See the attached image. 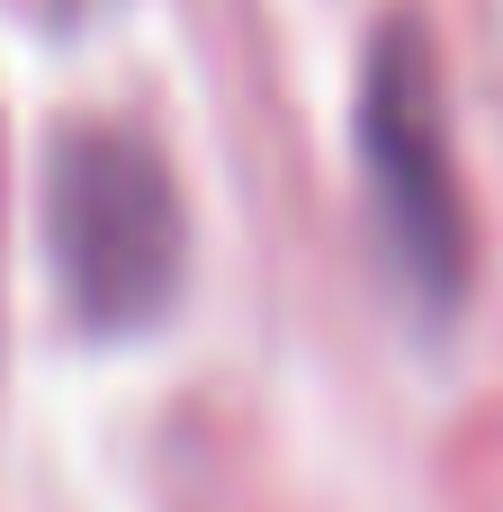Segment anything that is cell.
<instances>
[{"instance_id":"6da1fadb","label":"cell","mask_w":503,"mask_h":512,"mask_svg":"<svg viewBox=\"0 0 503 512\" xmlns=\"http://www.w3.org/2000/svg\"><path fill=\"white\" fill-rule=\"evenodd\" d=\"M45 261L90 342L153 333L189 270V207L153 135L81 117L45 153Z\"/></svg>"},{"instance_id":"7a4b0ae2","label":"cell","mask_w":503,"mask_h":512,"mask_svg":"<svg viewBox=\"0 0 503 512\" xmlns=\"http://www.w3.org/2000/svg\"><path fill=\"white\" fill-rule=\"evenodd\" d=\"M360 189H369V234L387 279L423 324H450L468 297V189H459V144H450V90H441V45L423 18H378L360 54Z\"/></svg>"},{"instance_id":"3957f363","label":"cell","mask_w":503,"mask_h":512,"mask_svg":"<svg viewBox=\"0 0 503 512\" xmlns=\"http://www.w3.org/2000/svg\"><path fill=\"white\" fill-rule=\"evenodd\" d=\"M72 9H99V0H72Z\"/></svg>"}]
</instances>
